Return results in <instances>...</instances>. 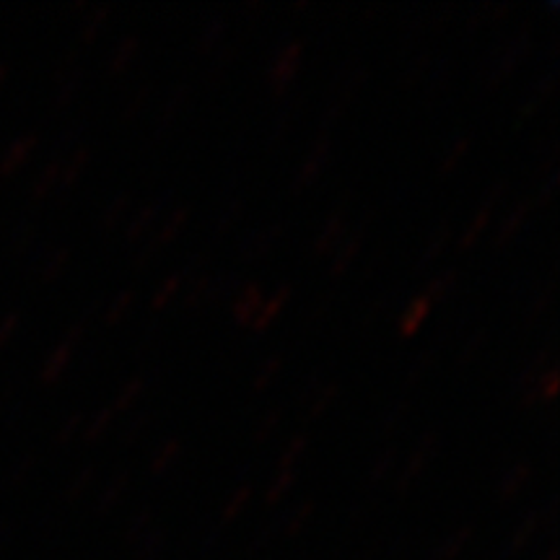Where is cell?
I'll use <instances>...</instances> for the list:
<instances>
[{
	"mask_svg": "<svg viewBox=\"0 0 560 560\" xmlns=\"http://www.w3.org/2000/svg\"><path fill=\"white\" fill-rule=\"evenodd\" d=\"M366 81H369V70L363 66L350 68L348 73L342 75L338 89H335L332 100L327 102V109H325V115H322V128L319 130H330V132L335 130V125L340 122V117L346 115L350 104H355V100L361 96V91H363V86H366Z\"/></svg>",
	"mask_w": 560,
	"mask_h": 560,
	"instance_id": "2",
	"label": "cell"
},
{
	"mask_svg": "<svg viewBox=\"0 0 560 560\" xmlns=\"http://www.w3.org/2000/svg\"><path fill=\"white\" fill-rule=\"evenodd\" d=\"M280 369H283V355L270 353L268 359H265L260 366L255 369V374H252V392H255V395L268 392L272 387V382L278 380Z\"/></svg>",
	"mask_w": 560,
	"mask_h": 560,
	"instance_id": "33",
	"label": "cell"
},
{
	"mask_svg": "<svg viewBox=\"0 0 560 560\" xmlns=\"http://www.w3.org/2000/svg\"><path fill=\"white\" fill-rule=\"evenodd\" d=\"M249 495H252V490H249V488H240V490H236V493L231 495V499H229L226 514H236V511H242L244 506H247Z\"/></svg>",
	"mask_w": 560,
	"mask_h": 560,
	"instance_id": "62",
	"label": "cell"
},
{
	"mask_svg": "<svg viewBox=\"0 0 560 560\" xmlns=\"http://www.w3.org/2000/svg\"><path fill=\"white\" fill-rule=\"evenodd\" d=\"M459 285V272L457 270H441L433 276L429 283H425V291L423 296L431 301V304H439V301H446L452 296L454 291H457Z\"/></svg>",
	"mask_w": 560,
	"mask_h": 560,
	"instance_id": "30",
	"label": "cell"
},
{
	"mask_svg": "<svg viewBox=\"0 0 560 560\" xmlns=\"http://www.w3.org/2000/svg\"><path fill=\"white\" fill-rule=\"evenodd\" d=\"M486 346H488V330L472 332L470 338H467L465 346H462L459 355H457L459 371H465V374H467V371H470L475 363L480 361V355H482V350H486Z\"/></svg>",
	"mask_w": 560,
	"mask_h": 560,
	"instance_id": "37",
	"label": "cell"
},
{
	"mask_svg": "<svg viewBox=\"0 0 560 560\" xmlns=\"http://www.w3.org/2000/svg\"><path fill=\"white\" fill-rule=\"evenodd\" d=\"M159 215H161V200H149L143 202V206L132 208L128 221H125V242L128 244L145 242V236L159 226Z\"/></svg>",
	"mask_w": 560,
	"mask_h": 560,
	"instance_id": "11",
	"label": "cell"
},
{
	"mask_svg": "<svg viewBox=\"0 0 560 560\" xmlns=\"http://www.w3.org/2000/svg\"><path fill=\"white\" fill-rule=\"evenodd\" d=\"M190 96H192V89L187 86V83H179V86H174L170 91V96H166L164 104H161V112L156 117V128H153V136L156 138H164L166 132L174 128V122L179 120L182 112L187 109V104H190Z\"/></svg>",
	"mask_w": 560,
	"mask_h": 560,
	"instance_id": "12",
	"label": "cell"
},
{
	"mask_svg": "<svg viewBox=\"0 0 560 560\" xmlns=\"http://www.w3.org/2000/svg\"><path fill=\"white\" fill-rule=\"evenodd\" d=\"M441 450V436L436 431H429L423 439L418 441L416 450L410 452V457L405 459V465L400 467V472H397V490L400 493H408V490L416 486V480L429 470V465L433 459H436V454Z\"/></svg>",
	"mask_w": 560,
	"mask_h": 560,
	"instance_id": "6",
	"label": "cell"
},
{
	"mask_svg": "<svg viewBox=\"0 0 560 560\" xmlns=\"http://www.w3.org/2000/svg\"><path fill=\"white\" fill-rule=\"evenodd\" d=\"M83 83H86V73L83 70L70 66L62 68L58 73V81H55V104L58 107H68L81 94Z\"/></svg>",
	"mask_w": 560,
	"mask_h": 560,
	"instance_id": "23",
	"label": "cell"
},
{
	"mask_svg": "<svg viewBox=\"0 0 560 560\" xmlns=\"http://www.w3.org/2000/svg\"><path fill=\"white\" fill-rule=\"evenodd\" d=\"M450 240H452L450 223H439V226L431 231V236H429V242H425L423 252H420L418 268H420V270L431 268V265L436 262L441 255H444V249H446V244H450Z\"/></svg>",
	"mask_w": 560,
	"mask_h": 560,
	"instance_id": "28",
	"label": "cell"
},
{
	"mask_svg": "<svg viewBox=\"0 0 560 560\" xmlns=\"http://www.w3.org/2000/svg\"><path fill=\"white\" fill-rule=\"evenodd\" d=\"M454 75H457V68L452 66L450 60H441L436 66L431 68V73L425 75V89H423V102L425 104H433L439 102L441 96L450 91V86L454 83Z\"/></svg>",
	"mask_w": 560,
	"mask_h": 560,
	"instance_id": "21",
	"label": "cell"
},
{
	"mask_svg": "<svg viewBox=\"0 0 560 560\" xmlns=\"http://www.w3.org/2000/svg\"><path fill=\"white\" fill-rule=\"evenodd\" d=\"M236 289L234 276H210V272H202L192 280L187 289H182V310L187 312H210L215 306L223 304L231 293Z\"/></svg>",
	"mask_w": 560,
	"mask_h": 560,
	"instance_id": "1",
	"label": "cell"
},
{
	"mask_svg": "<svg viewBox=\"0 0 560 560\" xmlns=\"http://www.w3.org/2000/svg\"><path fill=\"white\" fill-rule=\"evenodd\" d=\"M151 423H153L151 412H138V416H130L128 423H125V429H122L120 444H125V446L136 444L140 436H145V431L151 429Z\"/></svg>",
	"mask_w": 560,
	"mask_h": 560,
	"instance_id": "47",
	"label": "cell"
},
{
	"mask_svg": "<svg viewBox=\"0 0 560 560\" xmlns=\"http://www.w3.org/2000/svg\"><path fill=\"white\" fill-rule=\"evenodd\" d=\"M439 366V350L436 348H425L423 353L418 355L416 363H412L410 371H408V380H405V387L412 389L418 387L420 382L425 380V376L433 374V369Z\"/></svg>",
	"mask_w": 560,
	"mask_h": 560,
	"instance_id": "38",
	"label": "cell"
},
{
	"mask_svg": "<svg viewBox=\"0 0 560 560\" xmlns=\"http://www.w3.org/2000/svg\"><path fill=\"white\" fill-rule=\"evenodd\" d=\"M552 299H556V280H550V283L545 285L542 291H537V293H535V299H532V304L527 306L529 319L540 317V314L548 312V310H550V304H552Z\"/></svg>",
	"mask_w": 560,
	"mask_h": 560,
	"instance_id": "55",
	"label": "cell"
},
{
	"mask_svg": "<svg viewBox=\"0 0 560 560\" xmlns=\"http://www.w3.org/2000/svg\"><path fill=\"white\" fill-rule=\"evenodd\" d=\"M384 310H387V296L369 301V304L361 310V317H359V327H361V330H369V327H374L376 322L382 319Z\"/></svg>",
	"mask_w": 560,
	"mask_h": 560,
	"instance_id": "57",
	"label": "cell"
},
{
	"mask_svg": "<svg viewBox=\"0 0 560 560\" xmlns=\"http://www.w3.org/2000/svg\"><path fill=\"white\" fill-rule=\"evenodd\" d=\"M467 151H470V138H457V140H454L450 149H446L444 156H441L439 172L441 174H452L462 164V161H465Z\"/></svg>",
	"mask_w": 560,
	"mask_h": 560,
	"instance_id": "46",
	"label": "cell"
},
{
	"mask_svg": "<svg viewBox=\"0 0 560 560\" xmlns=\"http://www.w3.org/2000/svg\"><path fill=\"white\" fill-rule=\"evenodd\" d=\"M140 52V37L138 34H130V37H122L117 42V47L109 55V73L120 75L130 68V62L136 60V55Z\"/></svg>",
	"mask_w": 560,
	"mask_h": 560,
	"instance_id": "31",
	"label": "cell"
},
{
	"mask_svg": "<svg viewBox=\"0 0 560 560\" xmlns=\"http://www.w3.org/2000/svg\"><path fill=\"white\" fill-rule=\"evenodd\" d=\"M369 219H371V215H369ZM369 219L361 221L359 226H355L353 234H346V240H342L338 247L332 249V255H330V276L340 278V276H346L348 270H353V262L359 260L363 240H366Z\"/></svg>",
	"mask_w": 560,
	"mask_h": 560,
	"instance_id": "10",
	"label": "cell"
},
{
	"mask_svg": "<svg viewBox=\"0 0 560 560\" xmlns=\"http://www.w3.org/2000/svg\"><path fill=\"white\" fill-rule=\"evenodd\" d=\"M151 102H153V89L151 86H140L138 91H136V96H132V100L125 104V112H122V117L128 122H136L140 115H143L145 109L151 107Z\"/></svg>",
	"mask_w": 560,
	"mask_h": 560,
	"instance_id": "49",
	"label": "cell"
},
{
	"mask_svg": "<svg viewBox=\"0 0 560 560\" xmlns=\"http://www.w3.org/2000/svg\"><path fill=\"white\" fill-rule=\"evenodd\" d=\"M431 68H433V55L429 50L416 55V58L410 60V66L405 68V73H402V79H400V86L405 91L420 86V83L425 81V75L431 73Z\"/></svg>",
	"mask_w": 560,
	"mask_h": 560,
	"instance_id": "35",
	"label": "cell"
},
{
	"mask_svg": "<svg viewBox=\"0 0 560 560\" xmlns=\"http://www.w3.org/2000/svg\"><path fill=\"white\" fill-rule=\"evenodd\" d=\"M310 450H312V439L306 436V433H296V436H291V441L283 446V452H280L278 457V470H299L301 462L310 457Z\"/></svg>",
	"mask_w": 560,
	"mask_h": 560,
	"instance_id": "27",
	"label": "cell"
},
{
	"mask_svg": "<svg viewBox=\"0 0 560 560\" xmlns=\"http://www.w3.org/2000/svg\"><path fill=\"white\" fill-rule=\"evenodd\" d=\"M558 190H560V174H558V170H552L548 174V179L540 182V190H537L535 200H532V208H535V206L550 208L552 202L558 200Z\"/></svg>",
	"mask_w": 560,
	"mask_h": 560,
	"instance_id": "50",
	"label": "cell"
},
{
	"mask_svg": "<svg viewBox=\"0 0 560 560\" xmlns=\"http://www.w3.org/2000/svg\"><path fill=\"white\" fill-rule=\"evenodd\" d=\"M280 418H283V416H280V410H278V408H272V410L265 412L260 423H257V429H255V439H252V441H255V444H265V441H268V439L272 436V433L278 431Z\"/></svg>",
	"mask_w": 560,
	"mask_h": 560,
	"instance_id": "56",
	"label": "cell"
},
{
	"mask_svg": "<svg viewBox=\"0 0 560 560\" xmlns=\"http://www.w3.org/2000/svg\"><path fill=\"white\" fill-rule=\"evenodd\" d=\"M289 301H291V285H280V289L270 291V296L262 299L260 312H257L255 319L249 322L247 330L249 332H265V330H268L272 322L280 317V312H285Z\"/></svg>",
	"mask_w": 560,
	"mask_h": 560,
	"instance_id": "16",
	"label": "cell"
},
{
	"mask_svg": "<svg viewBox=\"0 0 560 560\" xmlns=\"http://www.w3.org/2000/svg\"><path fill=\"white\" fill-rule=\"evenodd\" d=\"M532 478V465L529 462H514V465L509 467L506 472H503V480H501V499H511L514 493H520L524 488V482Z\"/></svg>",
	"mask_w": 560,
	"mask_h": 560,
	"instance_id": "36",
	"label": "cell"
},
{
	"mask_svg": "<svg viewBox=\"0 0 560 560\" xmlns=\"http://www.w3.org/2000/svg\"><path fill=\"white\" fill-rule=\"evenodd\" d=\"M529 47H532L529 30L516 32L514 37L509 39V45L503 47L499 58H495L493 66H490L488 75H486V91L501 89L503 83H506L511 75H514L516 70L524 66V60H527V55H529Z\"/></svg>",
	"mask_w": 560,
	"mask_h": 560,
	"instance_id": "3",
	"label": "cell"
},
{
	"mask_svg": "<svg viewBox=\"0 0 560 560\" xmlns=\"http://www.w3.org/2000/svg\"><path fill=\"white\" fill-rule=\"evenodd\" d=\"M330 310H332V299L317 301V304L306 310L304 319H301V330H304V332L319 330V327L327 322V317H330Z\"/></svg>",
	"mask_w": 560,
	"mask_h": 560,
	"instance_id": "48",
	"label": "cell"
},
{
	"mask_svg": "<svg viewBox=\"0 0 560 560\" xmlns=\"http://www.w3.org/2000/svg\"><path fill=\"white\" fill-rule=\"evenodd\" d=\"M262 299H265V293H262L260 285H255V283L236 293L234 304H231V317L236 319V325L249 327V322L255 319L257 312H260Z\"/></svg>",
	"mask_w": 560,
	"mask_h": 560,
	"instance_id": "20",
	"label": "cell"
},
{
	"mask_svg": "<svg viewBox=\"0 0 560 560\" xmlns=\"http://www.w3.org/2000/svg\"><path fill=\"white\" fill-rule=\"evenodd\" d=\"M83 423H86L83 412H70L66 423H62L58 433H55V444H70V441H73L75 436H81Z\"/></svg>",
	"mask_w": 560,
	"mask_h": 560,
	"instance_id": "51",
	"label": "cell"
},
{
	"mask_svg": "<svg viewBox=\"0 0 560 560\" xmlns=\"http://www.w3.org/2000/svg\"><path fill=\"white\" fill-rule=\"evenodd\" d=\"M338 395H340V387L335 382L330 384L314 382L312 387L304 389V400H306L304 418L310 420V423H314V420L327 416V412L332 410V405L338 402Z\"/></svg>",
	"mask_w": 560,
	"mask_h": 560,
	"instance_id": "15",
	"label": "cell"
},
{
	"mask_svg": "<svg viewBox=\"0 0 560 560\" xmlns=\"http://www.w3.org/2000/svg\"><path fill=\"white\" fill-rule=\"evenodd\" d=\"M226 32H229V24L221 16H213L210 21H206V26H202L200 39H198L200 42V50L202 52L215 50V47H219L221 42L226 39Z\"/></svg>",
	"mask_w": 560,
	"mask_h": 560,
	"instance_id": "43",
	"label": "cell"
},
{
	"mask_svg": "<svg viewBox=\"0 0 560 560\" xmlns=\"http://www.w3.org/2000/svg\"><path fill=\"white\" fill-rule=\"evenodd\" d=\"M182 280H185V278H182L179 272H174V276H170L166 280H161V283L156 285V291L151 293V301H149L151 312H166V306H170L172 301L179 296Z\"/></svg>",
	"mask_w": 560,
	"mask_h": 560,
	"instance_id": "34",
	"label": "cell"
},
{
	"mask_svg": "<svg viewBox=\"0 0 560 560\" xmlns=\"http://www.w3.org/2000/svg\"><path fill=\"white\" fill-rule=\"evenodd\" d=\"M301 55H304V45H301V42H285V45L272 55V62L268 68V81H270V91L276 96H285L291 91L301 68Z\"/></svg>",
	"mask_w": 560,
	"mask_h": 560,
	"instance_id": "5",
	"label": "cell"
},
{
	"mask_svg": "<svg viewBox=\"0 0 560 560\" xmlns=\"http://www.w3.org/2000/svg\"><path fill=\"white\" fill-rule=\"evenodd\" d=\"M431 310H433V304L423 296V293H418V296L412 299L408 306H405L400 314V325H397V330H400L405 340L416 338V332L425 325V319L431 317Z\"/></svg>",
	"mask_w": 560,
	"mask_h": 560,
	"instance_id": "19",
	"label": "cell"
},
{
	"mask_svg": "<svg viewBox=\"0 0 560 560\" xmlns=\"http://www.w3.org/2000/svg\"><path fill=\"white\" fill-rule=\"evenodd\" d=\"M412 412H416V408H412V400L410 397H402V400H397L392 408L384 412V420H382V431L384 433H392V431H400L405 423L412 418Z\"/></svg>",
	"mask_w": 560,
	"mask_h": 560,
	"instance_id": "42",
	"label": "cell"
},
{
	"mask_svg": "<svg viewBox=\"0 0 560 560\" xmlns=\"http://www.w3.org/2000/svg\"><path fill=\"white\" fill-rule=\"evenodd\" d=\"M143 395H145V380H143V376H132V380H128L120 389H117V395H115V400H112L109 410L115 412V416H128V412L136 408L138 400Z\"/></svg>",
	"mask_w": 560,
	"mask_h": 560,
	"instance_id": "26",
	"label": "cell"
},
{
	"mask_svg": "<svg viewBox=\"0 0 560 560\" xmlns=\"http://www.w3.org/2000/svg\"><path fill=\"white\" fill-rule=\"evenodd\" d=\"M182 441L177 436L166 439L164 444L156 446V452L151 454V462H149V472L153 475V478H161V475H166L172 470L174 465H177V459L182 457Z\"/></svg>",
	"mask_w": 560,
	"mask_h": 560,
	"instance_id": "24",
	"label": "cell"
},
{
	"mask_svg": "<svg viewBox=\"0 0 560 560\" xmlns=\"http://www.w3.org/2000/svg\"><path fill=\"white\" fill-rule=\"evenodd\" d=\"M94 475H96L94 467H83V470L75 472L73 482H70V488H68V495H79L81 490H86L91 486V480H94Z\"/></svg>",
	"mask_w": 560,
	"mask_h": 560,
	"instance_id": "61",
	"label": "cell"
},
{
	"mask_svg": "<svg viewBox=\"0 0 560 560\" xmlns=\"http://www.w3.org/2000/svg\"><path fill=\"white\" fill-rule=\"evenodd\" d=\"M301 115H304V100H296L293 104H289V107H285L283 112H280L278 120H276V138L278 140L283 138L285 132H289L293 125H296Z\"/></svg>",
	"mask_w": 560,
	"mask_h": 560,
	"instance_id": "52",
	"label": "cell"
},
{
	"mask_svg": "<svg viewBox=\"0 0 560 560\" xmlns=\"http://www.w3.org/2000/svg\"><path fill=\"white\" fill-rule=\"evenodd\" d=\"M34 467H37V459H34V457H24V462H19V465L13 467L9 478H13V480H24V478H30V472L34 470Z\"/></svg>",
	"mask_w": 560,
	"mask_h": 560,
	"instance_id": "63",
	"label": "cell"
},
{
	"mask_svg": "<svg viewBox=\"0 0 560 560\" xmlns=\"http://www.w3.org/2000/svg\"><path fill=\"white\" fill-rule=\"evenodd\" d=\"M244 210H247V202L244 198H229L223 202L221 213H219V221H215V229H219V234H226L244 219Z\"/></svg>",
	"mask_w": 560,
	"mask_h": 560,
	"instance_id": "45",
	"label": "cell"
},
{
	"mask_svg": "<svg viewBox=\"0 0 560 560\" xmlns=\"http://www.w3.org/2000/svg\"><path fill=\"white\" fill-rule=\"evenodd\" d=\"M132 304H136V293L132 291H120L115 299H112V304L107 306V312H104V325L107 327H115L117 322H122L128 314L132 312Z\"/></svg>",
	"mask_w": 560,
	"mask_h": 560,
	"instance_id": "44",
	"label": "cell"
},
{
	"mask_svg": "<svg viewBox=\"0 0 560 560\" xmlns=\"http://www.w3.org/2000/svg\"><path fill=\"white\" fill-rule=\"evenodd\" d=\"M19 327H21V314H19V312L5 314V317L0 319V348L9 346L13 335L19 332Z\"/></svg>",
	"mask_w": 560,
	"mask_h": 560,
	"instance_id": "60",
	"label": "cell"
},
{
	"mask_svg": "<svg viewBox=\"0 0 560 560\" xmlns=\"http://www.w3.org/2000/svg\"><path fill=\"white\" fill-rule=\"evenodd\" d=\"M529 219H532V200H522L520 206L511 208L509 213L499 221V226H495V231H493V240H490L493 242V247L503 249L506 244L514 242L516 236L527 229Z\"/></svg>",
	"mask_w": 560,
	"mask_h": 560,
	"instance_id": "13",
	"label": "cell"
},
{
	"mask_svg": "<svg viewBox=\"0 0 560 560\" xmlns=\"http://www.w3.org/2000/svg\"><path fill=\"white\" fill-rule=\"evenodd\" d=\"M89 164H91V151L89 149L79 145V149L70 151L66 159H60L58 187H62V190H73V187L81 182L83 174H86Z\"/></svg>",
	"mask_w": 560,
	"mask_h": 560,
	"instance_id": "18",
	"label": "cell"
},
{
	"mask_svg": "<svg viewBox=\"0 0 560 560\" xmlns=\"http://www.w3.org/2000/svg\"><path fill=\"white\" fill-rule=\"evenodd\" d=\"M70 268V249L68 247H55L52 252H47L45 260L39 262V280L42 283H55V280L66 276V270Z\"/></svg>",
	"mask_w": 560,
	"mask_h": 560,
	"instance_id": "29",
	"label": "cell"
},
{
	"mask_svg": "<svg viewBox=\"0 0 560 560\" xmlns=\"http://www.w3.org/2000/svg\"><path fill=\"white\" fill-rule=\"evenodd\" d=\"M509 192V182H499V185H493V190H490V195L486 198V202L478 208V213L472 215L470 221H467V226L462 229L459 240H457V247L462 252L472 249L475 244H478V240L482 234H486V229H490V221H493V210L501 206V200L506 198Z\"/></svg>",
	"mask_w": 560,
	"mask_h": 560,
	"instance_id": "8",
	"label": "cell"
},
{
	"mask_svg": "<svg viewBox=\"0 0 560 560\" xmlns=\"http://www.w3.org/2000/svg\"><path fill=\"white\" fill-rule=\"evenodd\" d=\"M397 462H400V452H397V446H387V450L374 457V465H371L369 470V480L384 482L387 478H395Z\"/></svg>",
	"mask_w": 560,
	"mask_h": 560,
	"instance_id": "39",
	"label": "cell"
},
{
	"mask_svg": "<svg viewBox=\"0 0 560 560\" xmlns=\"http://www.w3.org/2000/svg\"><path fill=\"white\" fill-rule=\"evenodd\" d=\"M115 412H112L109 408H102V410H96L94 416H91L86 423H83V441H86V444H100V441H104L109 436V431H112V425H115Z\"/></svg>",
	"mask_w": 560,
	"mask_h": 560,
	"instance_id": "32",
	"label": "cell"
},
{
	"mask_svg": "<svg viewBox=\"0 0 560 560\" xmlns=\"http://www.w3.org/2000/svg\"><path fill=\"white\" fill-rule=\"evenodd\" d=\"M83 338H86V325H83V322H75V325L68 327L66 335H62V340L52 348V353L47 355V361L42 363L39 369L42 384H55L62 380L70 359H73V350L81 346Z\"/></svg>",
	"mask_w": 560,
	"mask_h": 560,
	"instance_id": "4",
	"label": "cell"
},
{
	"mask_svg": "<svg viewBox=\"0 0 560 560\" xmlns=\"http://www.w3.org/2000/svg\"><path fill=\"white\" fill-rule=\"evenodd\" d=\"M332 151H335L332 132L330 130H319L317 138L312 140L310 153H306L304 161H301L296 177H293V187H296V190H306V187H312L314 182L319 179V174L325 172V166L330 164Z\"/></svg>",
	"mask_w": 560,
	"mask_h": 560,
	"instance_id": "7",
	"label": "cell"
},
{
	"mask_svg": "<svg viewBox=\"0 0 560 560\" xmlns=\"http://www.w3.org/2000/svg\"><path fill=\"white\" fill-rule=\"evenodd\" d=\"M5 81H9V66H3V62H0V89L5 86Z\"/></svg>",
	"mask_w": 560,
	"mask_h": 560,
	"instance_id": "64",
	"label": "cell"
},
{
	"mask_svg": "<svg viewBox=\"0 0 560 560\" xmlns=\"http://www.w3.org/2000/svg\"><path fill=\"white\" fill-rule=\"evenodd\" d=\"M236 55H240V50H236V47H223L219 58H215L213 70H210V75H213V81H221L223 75H226V70H229L231 66H234Z\"/></svg>",
	"mask_w": 560,
	"mask_h": 560,
	"instance_id": "59",
	"label": "cell"
},
{
	"mask_svg": "<svg viewBox=\"0 0 560 560\" xmlns=\"http://www.w3.org/2000/svg\"><path fill=\"white\" fill-rule=\"evenodd\" d=\"M58 177H60V159L58 161H50V164L42 170L37 177L32 182V200H45L47 195H50L55 187H58Z\"/></svg>",
	"mask_w": 560,
	"mask_h": 560,
	"instance_id": "41",
	"label": "cell"
},
{
	"mask_svg": "<svg viewBox=\"0 0 560 560\" xmlns=\"http://www.w3.org/2000/svg\"><path fill=\"white\" fill-rule=\"evenodd\" d=\"M558 83H560V73L558 70H550V73H545L542 79L535 81V86L527 94V100H524L522 109H520V117H516V125L520 122H529L532 117L537 115L545 107V102L550 100L552 94L558 91Z\"/></svg>",
	"mask_w": 560,
	"mask_h": 560,
	"instance_id": "14",
	"label": "cell"
},
{
	"mask_svg": "<svg viewBox=\"0 0 560 560\" xmlns=\"http://www.w3.org/2000/svg\"><path fill=\"white\" fill-rule=\"evenodd\" d=\"M346 234H348V221L342 219V215H330V219L322 223L317 236H314L312 249L317 252V255H332V249L346 240Z\"/></svg>",
	"mask_w": 560,
	"mask_h": 560,
	"instance_id": "22",
	"label": "cell"
},
{
	"mask_svg": "<svg viewBox=\"0 0 560 560\" xmlns=\"http://www.w3.org/2000/svg\"><path fill=\"white\" fill-rule=\"evenodd\" d=\"M132 208H136V200H132V195H128V192H117L115 198H112V200L107 202V206H104L102 229H104V231L122 229L125 221H128V215L132 213Z\"/></svg>",
	"mask_w": 560,
	"mask_h": 560,
	"instance_id": "25",
	"label": "cell"
},
{
	"mask_svg": "<svg viewBox=\"0 0 560 560\" xmlns=\"http://www.w3.org/2000/svg\"><path fill=\"white\" fill-rule=\"evenodd\" d=\"M128 486H130V472L128 470L117 472L115 478H112L109 486H107V490H104V493H102V506H115V503L125 495V490H128Z\"/></svg>",
	"mask_w": 560,
	"mask_h": 560,
	"instance_id": "53",
	"label": "cell"
},
{
	"mask_svg": "<svg viewBox=\"0 0 560 560\" xmlns=\"http://www.w3.org/2000/svg\"><path fill=\"white\" fill-rule=\"evenodd\" d=\"M109 13L112 11L107 9V5H96V9L91 11L86 19H83L81 32H79V42L83 47L91 45V42H94L104 32V26H107V21H109Z\"/></svg>",
	"mask_w": 560,
	"mask_h": 560,
	"instance_id": "40",
	"label": "cell"
},
{
	"mask_svg": "<svg viewBox=\"0 0 560 560\" xmlns=\"http://www.w3.org/2000/svg\"><path fill=\"white\" fill-rule=\"evenodd\" d=\"M296 475H299V470H278L276 475H272V482L268 488V501L283 499V495L291 490L293 480H296Z\"/></svg>",
	"mask_w": 560,
	"mask_h": 560,
	"instance_id": "54",
	"label": "cell"
},
{
	"mask_svg": "<svg viewBox=\"0 0 560 560\" xmlns=\"http://www.w3.org/2000/svg\"><path fill=\"white\" fill-rule=\"evenodd\" d=\"M37 143H39V138L34 136V132H26V136L13 140L9 149H5L3 156H0V174H3V177H9V174L19 172L21 166L32 159Z\"/></svg>",
	"mask_w": 560,
	"mask_h": 560,
	"instance_id": "17",
	"label": "cell"
},
{
	"mask_svg": "<svg viewBox=\"0 0 560 560\" xmlns=\"http://www.w3.org/2000/svg\"><path fill=\"white\" fill-rule=\"evenodd\" d=\"M283 236H285L283 223H272V226L257 229L255 234H249L247 240L242 242L240 257L244 262H260L278 247L280 242H283Z\"/></svg>",
	"mask_w": 560,
	"mask_h": 560,
	"instance_id": "9",
	"label": "cell"
},
{
	"mask_svg": "<svg viewBox=\"0 0 560 560\" xmlns=\"http://www.w3.org/2000/svg\"><path fill=\"white\" fill-rule=\"evenodd\" d=\"M34 240H37V229H34L32 223L19 226L16 234H13V255H24V252L34 244Z\"/></svg>",
	"mask_w": 560,
	"mask_h": 560,
	"instance_id": "58",
	"label": "cell"
}]
</instances>
